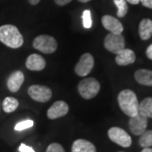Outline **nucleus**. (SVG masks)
Listing matches in <instances>:
<instances>
[{"mask_svg":"<svg viewBox=\"0 0 152 152\" xmlns=\"http://www.w3.org/2000/svg\"><path fill=\"white\" fill-rule=\"evenodd\" d=\"M0 42L10 48H19L24 43V39L18 28L13 25L0 26Z\"/></svg>","mask_w":152,"mask_h":152,"instance_id":"1","label":"nucleus"},{"mask_svg":"<svg viewBox=\"0 0 152 152\" xmlns=\"http://www.w3.org/2000/svg\"><path fill=\"white\" fill-rule=\"evenodd\" d=\"M118 102L121 110L129 117L139 113V102L135 93L130 90H124L118 94Z\"/></svg>","mask_w":152,"mask_h":152,"instance_id":"2","label":"nucleus"},{"mask_svg":"<svg viewBox=\"0 0 152 152\" xmlns=\"http://www.w3.org/2000/svg\"><path fill=\"white\" fill-rule=\"evenodd\" d=\"M100 83L95 79V78H86L82 80L79 83L78 86V91L80 95L84 99L90 100L94 98L98 92L100 91Z\"/></svg>","mask_w":152,"mask_h":152,"instance_id":"3","label":"nucleus"},{"mask_svg":"<svg viewBox=\"0 0 152 152\" xmlns=\"http://www.w3.org/2000/svg\"><path fill=\"white\" fill-rule=\"evenodd\" d=\"M33 48L43 53L50 54L57 50L58 43L53 37L48 35H41L34 39Z\"/></svg>","mask_w":152,"mask_h":152,"instance_id":"4","label":"nucleus"},{"mask_svg":"<svg viewBox=\"0 0 152 152\" xmlns=\"http://www.w3.org/2000/svg\"><path fill=\"white\" fill-rule=\"evenodd\" d=\"M104 47L107 51L117 54L125 48V40L122 34L109 33L104 40Z\"/></svg>","mask_w":152,"mask_h":152,"instance_id":"5","label":"nucleus"},{"mask_svg":"<svg viewBox=\"0 0 152 152\" xmlns=\"http://www.w3.org/2000/svg\"><path fill=\"white\" fill-rule=\"evenodd\" d=\"M107 135L112 141L120 146L128 148L132 145V139L130 135L121 128H111L107 132Z\"/></svg>","mask_w":152,"mask_h":152,"instance_id":"6","label":"nucleus"},{"mask_svg":"<svg viewBox=\"0 0 152 152\" xmlns=\"http://www.w3.org/2000/svg\"><path fill=\"white\" fill-rule=\"evenodd\" d=\"M28 94L34 101L38 102H47L52 97V91L45 86L33 85L29 87Z\"/></svg>","mask_w":152,"mask_h":152,"instance_id":"7","label":"nucleus"},{"mask_svg":"<svg viewBox=\"0 0 152 152\" xmlns=\"http://www.w3.org/2000/svg\"><path fill=\"white\" fill-rule=\"evenodd\" d=\"M94 67V58L91 53H85L80 57L78 64H76L75 73L79 76L85 77L88 75Z\"/></svg>","mask_w":152,"mask_h":152,"instance_id":"8","label":"nucleus"},{"mask_svg":"<svg viewBox=\"0 0 152 152\" xmlns=\"http://www.w3.org/2000/svg\"><path fill=\"white\" fill-rule=\"evenodd\" d=\"M148 118L140 113L134 117H131L129 122V129L134 135H141L146 130Z\"/></svg>","mask_w":152,"mask_h":152,"instance_id":"9","label":"nucleus"},{"mask_svg":"<svg viewBox=\"0 0 152 152\" xmlns=\"http://www.w3.org/2000/svg\"><path fill=\"white\" fill-rule=\"evenodd\" d=\"M69 112V105L64 101H58L48 110L47 116L49 119H57L64 117Z\"/></svg>","mask_w":152,"mask_h":152,"instance_id":"10","label":"nucleus"},{"mask_svg":"<svg viewBox=\"0 0 152 152\" xmlns=\"http://www.w3.org/2000/svg\"><path fill=\"white\" fill-rule=\"evenodd\" d=\"M102 23L104 27L111 33L122 34L123 31H124V26H123L122 23L113 16L104 15L102 18Z\"/></svg>","mask_w":152,"mask_h":152,"instance_id":"11","label":"nucleus"},{"mask_svg":"<svg viewBox=\"0 0 152 152\" xmlns=\"http://www.w3.org/2000/svg\"><path fill=\"white\" fill-rule=\"evenodd\" d=\"M116 55L117 56H116L115 61H116L117 64L120 66L129 65V64H132L135 62V53L131 49L124 48Z\"/></svg>","mask_w":152,"mask_h":152,"instance_id":"12","label":"nucleus"},{"mask_svg":"<svg viewBox=\"0 0 152 152\" xmlns=\"http://www.w3.org/2000/svg\"><path fill=\"white\" fill-rule=\"evenodd\" d=\"M24 80L25 76L21 71H15L9 77L7 81V86L11 92H17L20 89Z\"/></svg>","mask_w":152,"mask_h":152,"instance_id":"13","label":"nucleus"},{"mask_svg":"<svg viewBox=\"0 0 152 152\" xmlns=\"http://www.w3.org/2000/svg\"><path fill=\"white\" fill-rule=\"evenodd\" d=\"M26 65L29 70L41 71L46 67V61L41 55L34 53L28 57Z\"/></svg>","mask_w":152,"mask_h":152,"instance_id":"14","label":"nucleus"},{"mask_svg":"<svg viewBox=\"0 0 152 152\" xmlns=\"http://www.w3.org/2000/svg\"><path fill=\"white\" fill-rule=\"evenodd\" d=\"M71 152H96V149L91 142L79 139L73 143Z\"/></svg>","mask_w":152,"mask_h":152,"instance_id":"15","label":"nucleus"},{"mask_svg":"<svg viewBox=\"0 0 152 152\" xmlns=\"http://www.w3.org/2000/svg\"><path fill=\"white\" fill-rule=\"evenodd\" d=\"M134 79L139 84L152 86V71L141 69L134 73Z\"/></svg>","mask_w":152,"mask_h":152,"instance_id":"16","label":"nucleus"},{"mask_svg":"<svg viewBox=\"0 0 152 152\" xmlns=\"http://www.w3.org/2000/svg\"><path fill=\"white\" fill-rule=\"evenodd\" d=\"M139 34L142 40L145 41L152 36V20L150 19H143L139 26Z\"/></svg>","mask_w":152,"mask_h":152,"instance_id":"17","label":"nucleus"},{"mask_svg":"<svg viewBox=\"0 0 152 152\" xmlns=\"http://www.w3.org/2000/svg\"><path fill=\"white\" fill-rule=\"evenodd\" d=\"M139 113L147 118H152V97L145 98L139 104Z\"/></svg>","mask_w":152,"mask_h":152,"instance_id":"18","label":"nucleus"},{"mask_svg":"<svg viewBox=\"0 0 152 152\" xmlns=\"http://www.w3.org/2000/svg\"><path fill=\"white\" fill-rule=\"evenodd\" d=\"M2 107H3V110L6 113H11L18 108L19 102L15 97L9 96V97L4 98V100L2 103Z\"/></svg>","mask_w":152,"mask_h":152,"instance_id":"19","label":"nucleus"},{"mask_svg":"<svg viewBox=\"0 0 152 152\" xmlns=\"http://www.w3.org/2000/svg\"><path fill=\"white\" fill-rule=\"evenodd\" d=\"M139 144L143 148H149L152 146V130H145L141 135H140Z\"/></svg>","mask_w":152,"mask_h":152,"instance_id":"20","label":"nucleus"},{"mask_svg":"<svg viewBox=\"0 0 152 152\" xmlns=\"http://www.w3.org/2000/svg\"><path fill=\"white\" fill-rule=\"evenodd\" d=\"M113 2L118 8V13H117L118 16L120 18L124 17L127 15L129 10L126 0H113Z\"/></svg>","mask_w":152,"mask_h":152,"instance_id":"21","label":"nucleus"},{"mask_svg":"<svg viewBox=\"0 0 152 152\" xmlns=\"http://www.w3.org/2000/svg\"><path fill=\"white\" fill-rule=\"evenodd\" d=\"M82 20H83V26L86 29H90L92 26V20H91V11L85 10L82 15Z\"/></svg>","mask_w":152,"mask_h":152,"instance_id":"22","label":"nucleus"},{"mask_svg":"<svg viewBox=\"0 0 152 152\" xmlns=\"http://www.w3.org/2000/svg\"><path fill=\"white\" fill-rule=\"evenodd\" d=\"M33 125H34V122H33L32 120L28 119L25 120V121H21V122L18 123V124L15 126V130H25V129H27L29 128H31Z\"/></svg>","mask_w":152,"mask_h":152,"instance_id":"23","label":"nucleus"},{"mask_svg":"<svg viewBox=\"0 0 152 152\" xmlns=\"http://www.w3.org/2000/svg\"><path fill=\"white\" fill-rule=\"evenodd\" d=\"M46 152H65L63 146L58 143H52L49 145Z\"/></svg>","mask_w":152,"mask_h":152,"instance_id":"24","label":"nucleus"},{"mask_svg":"<svg viewBox=\"0 0 152 152\" xmlns=\"http://www.w3.org/2000/svg\"><path fill=\"white\" fill-rule=\"evenodd\" d=\"M19 151L20 152H35L32 147L28 146L25 144H20V145L19 147Z\"/></svg>","mask_w":152,"mask_h":152,"instance_id":"25","label":"nucleus"},{"mask_svg":"<svg viewBox=\"0 0 152 152\" xmlns=\"http://www.w3.org/2000/svg\"><path fill=\"white\" fill-rule=\"evenodd\" d=\"M140 3L143 6L152 10V0H140Z\"/></svg>","mask_w":152,"mask_h":152,"instance_id":"26","label":"nucleus"},{"mask_svg":"<svg viewBox=\"0 0 152 152\" xmlns=\"http://www.w3.org/2000/svg\"><path fill=\"white\" fill-rule=\"evenodd\" d=\"M72 0H54V2L56 3V4L59 6H64L68 4H69Z\"/></svg>","mask_w":152,"mask_h":152,"instance_id":"27","label":"nucleus"},{"mask_svg":"<svg viewBox=\"0 0 152 152\" xmlns=\"http://www.w3.org/2000/svg\"><path fill=\"white\" fill-rule=\"evenodd\" d=\"M146 55L148 58L152 60V44H151L146 49Z\"/></svg>","mask_w":152,"mask_h":152,"instance_id":"28","label":"nucleus"},{"mask_svg":"<svg viewBox=\"0 0 152 152\" xmlns=\"http://www.w3.org/2000/svg\"><path fill=\"white\" fill-rule=\"evenodd\" d=\"M126 2L129 3L131 4H138L140 2V0H126Z\"/></svg>","mask_w":152,"mask_h":152,"instance_id":"29","label":"nucleus"},{"mask_svg":"<svg viewBox=\"0 0 152 152\" xmlns=\"http://www.w3.org/2000/svg\"><path fill=\"white\" fill-rule=\"evenodd\" d=\"M29 1V3L31 4H32V5H37V4H39V2L41 1V0H28Z\"/></svg>","mask_w":152,"mask_h":152,"instance_id":"30","label":"nucleus"},{"mask_svg":"<svg viewBox=\"0 0 152 152\" xmlns=\"http://www.w3.org/2000/svg\"><path fill=\"white\" fill-rule=\"evenodd\" d=\"M141 152H152V148L149 147V148H144L142 150Z\"/></svg>","mask_w":152,"mask_h":152,"instance_id":"31","label":"nucleus"},{"mask_svg":"<svg viewBox=\"0 0 152 152\" xmlns=\"http://www.w3.org/2000/svg\"><path fill=\"white\" fill-rule=\"evenodd\" d=\"M80 2H81V3H87V2H90V1H91V0H79Z\"/></svg>","mask_w":152,"mask_h":152,"instance_id":"32","label":"nucleus"},{"mask_svg":"<svg viewBox=\"0 0 152 152\" xmlns=\"http://www.w3.org/2000/svg\"><path fill=\"white\" fill-rule=\"evenodd\" d=\"M118 152H124V151H118Z\"/></svg>","mask_w":152,"mask_h":152,"instance_id":"33","label":"nucleus"}]
</instances>
